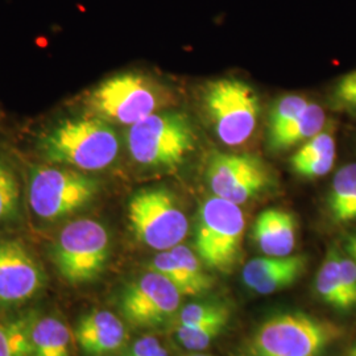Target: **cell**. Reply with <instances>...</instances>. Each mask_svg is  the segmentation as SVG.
I'll use <instances>...</instances> for the list:
<instances>
[{
    "label": "cell",
    "mask_w": 356,
    "mask_h": 356,
    "mask_svg": "<svg viewBox=\"0 0 356 356\" xmlns=\"http://www.w3.org/2000/svg\"><path fill=\"white\" fill-rule=\"evenodd\" d=\"M163 346L153 337H144L131 347L127 356H154Z\"/></svg>",
    "instance_id": "31"
},
{
    "label": "cell",
    "mask_w": 356,
    "mask_h": 356,
    "mask_svg": "<svg viewBox=\"0 0 356 356\" xmlns=\"http://www.w3.org/2000/svg\"><path fill=\"white\" fill-rule=\"evenodd\" d=\"M176 257L179 266L182 268L188 282L191 285V296H200L207 292L213 286V279L207 275L202 268V261L198 254L191 251L189 247L184 244H178L169 250Z\"/></svg>",
    "instance_id": "21"
},
{
    "label": "cell",
    "mask_w": 356,
    "mask_h": 356,
    "mask_svg": "<svg viewBox=\"0 0 356 356\" xmlns=\"http://www.w3.org/2000/svg\"><path fill=\"white\" fill-rule=\"evenodd\" d=\"M107 229L94 219H78L60 231L51 247L58 273L72 285H83L102 275L110 257Z\"/></svg>",
    "instance_id": "6"
},
{
    "label": "cell",
    "mask_w": 356,
    "mask_h": 356,
    "mask_svg": "<svg viewBox=\"0 0 356 356\" xmlns=\"http://www.w3.org/2000/svg\"><path fill=\"white\" fill-rule=\"evenodd\" d=\"M177 288L157 272L131 282L120 298V310L138 329H156L172 318L181 304Z\"/></svg>",
    "instance_id": "11"
},
{
    "label": "cell",
    "mask_w": 356,
    "mask_h": 356,
    "mask_svg": "<svg viewBox=\"0 0 356 356\" xmlns=\"http://www.w3.org/2000/svg\"><path fill=\"white\" fill-rule=\"evenodd\" d=\"M98 191V181L76 169L38 165L29 172V206L44 222L53 223L76 214L94 201Z\"/></svg>",
    "instance_id": "4"
},
{
    "label": "cell",
    "mask_w": 356,
    "mask_h": 356,
    "mask_svg": "<svg viewBox=\"0 0 356 356\" xmlns=\"http://www.w3.org/2000/svg\"><path fill=\"white\" fill-rule=\"evenodd\" d=\"M334 98L344 107L356 110V70L338 81L334 89Z\"/></svg>",
    "instance_id": "30"
},
{
    "label": "cell",
    "mask_w": 356,
    "mask_h": 356,
    "mask_svg": "<svg viewBox=\"0 0 356 356\" xmlns=\"http://www.w3.org/2000/svg\"><path fill=\"white\" fill-rule=\"evenodd\" d=\"M297 222L289 211L268 209L256 218L254 241L266 256H289L296 247Z\"/></svg>",
    "instance_id": "15"
},
{
    "label": "cell",
    "mask_w": 356,
    "mask_h": 356,
    "mask_svg": "<svg viewBox=\"0 0 356 356\" xmlns=\"http://www.w3.org/2000/svg\"><path fill=\"white\" fill-rule=\"evenodd\" d=\"M329 211L338 225L356 222V164L341 168L331 184Z\"/></svg>",
    "instance_id": "17"
},
{
    "label": "cell",
    "mask_w": 356,
    "mask_h": 356,
    "mask_svg": "<svg viewBox=\"0 0 356 356\" xmlns=\"http://www.w3.org/2000/svg\"><path fill=\"white\" fill-rule=\"evenodd\" d=\"M309 103L310 102L306 99L305 97H301V95L282 97L277 103H275V106L270 110L269 132L285 127L288 123H291L293 119H296L305 110Z\"/></svg>",
    "instance_id": "26"
},
{
    "label": "cell",
    "mask_w": 356,
    "mask_h": 356,
    "mask_svg": "<svg viewBox=\"0 0 356 356\" xmlns=\"http://www.w3.org/2000/svg\"><path fill=\"white\" fill-rule=\"evenodd\" d=\"M339 256L341 252L337 248L329 250L317 273L316 289L319 297L327 305L339 310H346Z\"/></svg>",
    "instance_id": "20"
},
{
    "label": "cell",
    "mask_w": 356,
    "mask_h": 356,
    "mask_svg": "<svg viewBox=\"0 0 356 356\" xmlns=\"http://www.w3.org/2000/svg\"><path fill=\"white\" fill-rule=\"evenodd\" d=\"M206 179L219 198L244 204L267 191L272 176L266 164L251 154L216 153L206 168Z\"/></svg>",
    "instance_id": "10"
},
{
    "label": "cell",
    "mask_w": 356,
    "mask_h": 356,
    "mask_svg": "<svg viewBox=\"0 0 356 356\" xmlns=\"http://www.w3.org/2000/svg\"><path fill=\"white\" fill-rule=\"evenodd\" d=\"M204 108L216 136L229 147L250 140L259 123L260 103L254 90L236 78H220L207 83Z\"/></svg>",
    "instance_id": "9"
},
{
    "label": "cell",
    "mask_w": 356,
    "mask_h": 356,
    "mask_svg": "<svg viewBox=\"0 0 356 356\" xmlns=\"http://www.w3.org/2000/svg\"><path fill=\"white\" fill-rule=\"evenodd\" d=\"M304 254L263 256L250 260L243 269L244 285L257 294L281 292L300 280L306 269Z\"/></svg>",
    "instance_id": "13"
},
{
    "label": "cell",
    "mask_w": 356,
    "mask_h": 356,
    "mask_svg": "<svg viewBox=\"0 0 356 356\" xmlns=\"http://www.w3.org/2000/svg\"><path fill=\"white\" fill-rule=\"evenodd\" d=\"M334 163H335V153H330L319 159H314L298 165H293L292 169L297 176L313 179V178L323 177L327 173H330Z\"/></svg>",
    "instance_id": "29"
},
{
    "label": "cell",
    "mask_w": 356,
    "mask_h": 356,
    "mask_svg": "<svg viewBox=\"0 0 356 356\" xmlns=\"http://www.w3.org/2000/svg\"><path fill=\"white\" fill-rule=\"evenodd\" d=\"M154 356H168V353H166L165 348H161Z\"/></svg>",
    "instance_id": "33"
},
{
    "label": "cell",
    "mask_w": 356,
    "mask_h": 356,
    "mask_svg": "<svg viewBox=\"0 0 356 356\" xmlns=\"http://www.w3.org/2000/svg\"><path fill=\"white\" fill-rule=\"evenodd\" d=\"M44 284L42 268L23 243L0 242V306L24 304L38 294Z\"/></svg>",
    "instance_id": "12"
},
{
    "label": "cell",
    "mask_w": 356,
    "mask_h": 356,
    "mask_svg": "<svg viewBox=\"0 0 356 356\" xmlns=\"http://www.w3.org/2000/svg\"><path fill=\"white\" fill-rule=\"evenodd\" d=\"M339 264L346 310H350L356 306V264L351 256L343 254L339 256Z\"/></svg>",
    "instance_id": "28"
},
{
    "label": "cell",
    "mask_w": 356,
    "mask_h": 356,
    "mask_svg": "<svg viewBox=\"0 0 356 356\" xmlns=\"http://www.w3.org/2000/svg\"><path fill=\"white\" fill-rule=\"evenodd\" d=\"M20 191L13 170L0 160V226L19 218Z\"/></svg>",
    "instance_id": "23"
},
{
    "label": "cell",
    "mask_w": 356,
    "mask_h": 356,
    "mask_svg": "<svg viewBox=\"0 0 356 356\" xmlns=\"http://www.w3.org/2000/svg\"><path fill=\"white\" fill-rule=\"evenodd\" d=\"M326 127L323 108L309 103L305 110L285 127L269 132V145L273 151L289 149L300 143H305Z\"/></svg>",
    "instance_id": "16"
},
{
    "label": "cell",
    "mask_w": 356,
    "mask_h": 356,
    "mask_svg": "<svg viewBox=\"0 0 356 356\" xmlns=\"http://www.w3.org/2000/svg\"><path fill=\"white\" fill-rule=\"evenodd\" d=\"M76 338L85 354L102 356L122 348L127 339V331L114 313L95 309L79 319Z\"/></svg>",
    "instance_id": "14"
},
{
    "label": "cell",
    "mask_w": 356,
    "mask_h": 356,
    "mask_svg": "<svg viewBox=\"0 0 356 356\" xmlns=\"http://www.w3.org/2000/svg\"><path fill=\"white\" fill-rule=\"evenodd\" d=\"M38 151L49 164L81 172H98L113 165L120 141L111 124L91 115L66 119L42 135Z\"/></svg>",
    "instance_id": "1"
},
{
    "label": "cell",
    "mask_w": 356,
    "mask_h": 356,
    "mask_svg": "<svg viewBox=\"0 0 356 356\" xmlns=\"http://www.w3.org/2000/svg\"><path fill=\"white\" fill-rule=\"evenodd\" d=\"M330 153H335V136L334 128L326 126L297 149L291 159V165H298Z\"/></svg>",
    "instance_id": "24"
},
{
    "label": "cell",
    "mask_w": 356,
    "mask_h": 356,
    "mask_svg": "<svg viewBox=\"0 0 356 356\" xmlns=\"http://www.w3.org/2000/svg\"><path fill=\"white\" fill-rule=\"evenodd\" d=\"M229 321V309L219 302H198L185 306L178 317V325L195 326L211 321Z\"/></svg>",
    "instance_id": "25"
},
{
    "label": "cell",
    "mask_w": 356,
    "mask_h": 356,
    "mask_svg": "<svg viewBox=\"0 0 356 356\" xmlns=\"http://www.w3.org/2000/svg\"><path fill=\"white\" fill-rule=\"evenodd\" d=\"M35 316L0 314V356H33Z\"/></svg>",
    "instance_id": "19"
},
{
    "label": "cell",
    "mask_w": 356,
    "mask_h": 356,
    "mask_svg": "<svg viewBox=\"0 0 356 356\" xmlns=\"http://www.w3.org/2000/svg\"><path fill=\"white\" fill-rule=\"evenodd\" d=\"M227 323H229V321L220 319V321L200 323L195 326L178 325L176 338L186 350L202 351L213 341H216Z\"/></svg>",
    "instance_id": "22"
},
{
    "label": "cell",
    "mask_w": 356,
    "mask_h": 356,
    "mask_svg": "<svg viewBox=\"0 0 356 356\" xmlns=\"http://www.w3.org/2000/svg\"><path fill=\"white\" fill-rule=\"evenodd\" d=\"M185 356H209V355H202V354H191V355H185Z\"/></svg>",
    "instance_id": "35"
},
{
    "label": "cell",
    "mask_w": 356,
    "mask_h": 356,
    "mask_svg": "<svg viewBox=\"0 0 356 356\" xmlns=\"http://www.w3.org/2000/svg\"><path fill=\"white\" fill-rule=\"evenodd\" d=\"M332 323L302 313H285L266 321L252 337V356H317L337 338Z\"/></svg>",
    "instance_id": "7"
},
{
    "label": "cell",
    "mask_w": 356,
    "mask_h": 356,
    "mask_svg": "<svg viewBox=\"0 0 356 356\" xmlns=\"http://www.w3.org/2000/svg\"><path fill=\"white\" fill-rule=\"evenodd\" d=\"M32 344L33 356H72V332L54 317L35 319Z\"/></svg>",
    "instance_id": "18"
},
{
    "label": "cell",
    "mask_w": 356,
    "mask_h": 356,
    "mask_svg": "<svg viewBox=\"0 0 356 356\" xmlns=\"http://www.w3.org/2000/svg\"><path fill=\"white\" fill-rule=\"evenodd\" d=\"M350 356H356V344L355 347L353 348V351H351V354H350Z\"/></svg>",
    "instance_id": "34"
},
{
    "label": "cell",
    "mask_w": 356,
    "mask_h": 356,
    "mask_svg": "<svg viewBox=\"0 0 356 356\" xmlns=\"http://www.w3.org/2000/svg\"><path fill=\"white\" fill-rule=\"evenodd\" d=\"M128 222L139 242L160 252L181 244L189 232L188 216L164 188L136 191L128 202Z\"/></svg>",
    "instance_id": "8"
},
{
    "label": "cell",
    "mask_w": 356,
    "mask_h": 356,
    "mask_svg": "<svg viewBox=\"0 0 356 356\" xmlns=\"http://www.w3.org/2000/svg\"><path fill=\"white\" fill-rule=\"evenodd\" d=\"M195 131L191 119L177 111H159L128 128L127 145L136 164L173 169L194 151Z\"/></svg>",
    "instance_id": "2"
},
{
    "label": "cell",
    "mask_w": 356,
    "mask_h": 356,
    "mask_svg": "<svg viewBox=\"0 0 356 356\" xmlns=\"http://www.w3.org/2000/svg\"><path fill=\"white\" fill-rule=\"evenodd\" d=\"M152 270L163 275L170 281L182 296H191V285L179 266L176 257L170 251H161L152 260Z\"/></svg>",
    "instance_id": "27"
},
{
    "label": "cell",
    "mask_w": 356,
    "mask_h": 356,
    "mask_svg": "<svg viewBox=\"0 0 356 356\" xmlns=\"http://www.w3.org/2000/svg\"><path fill=\"white\" fill-rule=\"evenodd\" d=\"M346 250H347V252H348V256H351V259L355 261L356 264V234L350 235V236L347 238Z\"/></svg>",
    "instance_id": "32"
},
{
    "label": "cell",
    "mask_w": 356,
    "mask_h": 356,
    "mask_svg": "<svg viewBox=\"0 0 356 356\" xmlns=\"http://www.w3.org/2000/svg\"><path fill=\"white\" fill-rule=\"evenodd\" d=\"M169 102L170 97L164 88L139 73L111 76L92 90L86 99L92 115L128 127L159 113Z\"/></svg>",
    "instance_id": "3"
},
{
    "label": "cell",
    "mask_w": 356,
    "mask_h": 356,
    "mask_svg": "<svg viewBox=\"0 0 356 356\" xmlns=\"http://www.w3.org/2000/svg\"><path fill=\"white\" fill-rule=\"evenodd\" d=\"M245 219L241 206L210 197L200 207L195 227V254L204 266L229 275L242 254Z\"/></svg>",
    "instance_id": "5"
}]
</instances>
